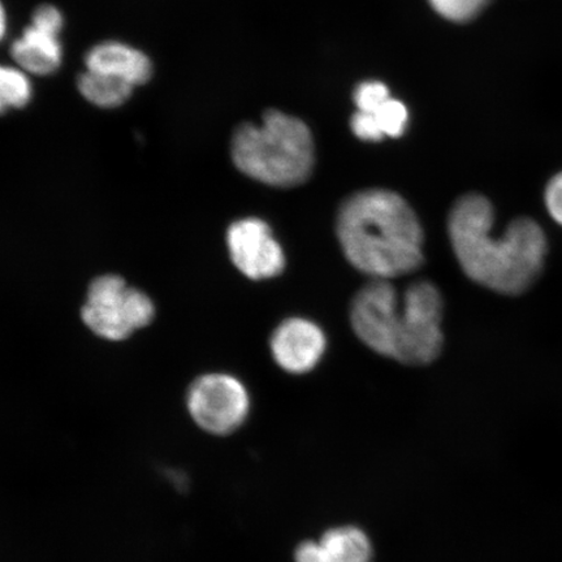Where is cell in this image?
<instances>
[{
	"label": "cell",
	"mask_w": 562,
	"mask_h": 562,
	"mask_svg": "<svg viewBox=\"0 0 562 562\" xmlns=\"http://www.w3.org/2000/svg\"><path fill=\"white\" fill-rule=\"evenodd\" d=\"M491 202L470 193L457 200L448 216V235L457 261L475 283L508 296L529 290L542 273L547 238L530 217H517L502 237L492 236Z\"/></svg>",
	"instance_id": "6da1fadb"
},
{
	"label": "cell",
	"mask_w": 562,
	"mask_h": 562,
	"mask_svg": "<svg viewBox=\"0 0 562 562\" xmlns=\"http://www.w3.org/2000/svg\"><path fill=\"white\" fill-rule=\"evenodd\" d=\"M442 302L430 281H417L400 294L390 280L372 279L351 302V327L378 355L412 367L428 364L445 346Z\"/></svg>",
	"instance_id": "7a4b0ae2"
},
{
	"label": "cell",
	"mask_w": 562,
	"mask_h": 562,
	"mask_svg": "<svg viewBox=\"0 0 562 562\" xmlns=\"http://www.w3.org/2000/svg\"><path fill=\"white\" fill-rule=\"evenodd\" d=\"M344 256L372 279L391 280L424 263V228L402 195L368 189L348 196L336 220Z\"/></svg>",
	"instance_id": "3957f363"
},
{
	"label": "cell",
	"mask_w": 562,
	"mask_h": 562,
	"mask_svg": "<svg viewBox=\"0 0 562 562\" xmlns=\"http://www.w3.org/2000/svg\"><path fill=\"white\" fill-rule=\"evenodd\" d=\"M232 160L238 171L265 186L294 188L314 170L315 146L301 119L267 110L261 124L238 125L231 140Z\"/></svg>",
	"instance_id": "277c9868"
},
{
	"label": "cell",
	"mask_w": 562,
	"mask_h": 562,
	"mask_svg": "<svg viewBox=\"0 0 562 562\" xmlns=\"http://www.w3.org/2000/svg\"><path fill=\"white\" fill-rule=\"evenodd\" d=\"M154 314L156 307L151 300L116 276L95 279L82 308L83 323L111 341L125 340L136 329L150 325Z\"/></svg>",
	"instance_id": "5b68a950"
},
{
	"label": "cell",
	"mask_w": 562,
	"mask_h": 562,
	"mask_svg": "<svg viewBox=\"0 0 562 562\" xmlns=\"http://www.w3.org/2000/svg\"><path fill=\"white\" fill-rule=\"evenodd\" d=\"M188 409L195 424L213 435H228L248 418V391L227 374L203 375L188 393Z\"/></svg>",
	"instance_id": "8992f818"
},
{
	"label": "cell",
	"mask_w": 562,
	"mask_h": 562,
	"mask_svg": "<svg viewBox=\"0 0 562 562\" xmlns=\"http://www.w3.org/2000/svg\"><path fill=\"white\" fill-rule=\"evenodd\" d=\"M227 245L232 262L246 278L271 279L284 271L283 248L273 238L269 224L257 217H246L232 224Z\"/></svg>",
	"instance_id": "52a82bcc"
},
{
	"label": "cell",
	"mask_w": 562,
	"mask_h": 562,
	"mask_svg": "<svg viewBox=\"0 0 562 562\" xmlns=\"http://www.w3.org/2000/svg\"><path fill=\"white\" fill-rule=\"evenodd\" d=\"M270 347L281 369L291 374H305L318 364L325 353L326 337L315 323L291 318L273 331Z\"/></svg>",
	"instance_id": "ba28073f"
},
{
	"label": "cell",
	"mask_w": 562,
	"mask_h": 562,
	"mask_svg": "<svg viewBox=\"0 0 562 562\" xmlns=\"http://www.w3.org/2000/svg\"><path fill=\"white\" fill-rule=\"evenodd\" d=\"M83 69L116 77L133 88L149 83L154 76V63L140 48L124 41L105 40L88 48L83 55Z\"/></svg>",
	"instance_id": "9c48e42d"
},
{
	"label": "cell",
	"mask_w": 562,
	"mask_h": 562,
	"mask_svg": "<svg viewBox=\"0 0 562 562\" xmlns=\"http://www.w3.org/2000/svg\"><path fill=\"white\" fill-rule=\"evenodd\" d=\"M10 55L13 65L31 77H48L65 63V45L61 35L30 24L12 41Z\"/></svg>",
	"instance_id": "30bf717a"
},
{
	"label": "cell",
	"mask_w": 562,
	"mask_h": 562,
	"mask_svg": "<svg viewBox=\"0 0 562 562\" xmlns=\"http://www.w3.org/2000/svg\"><path fill=\"white\" fill-rule=\"evenodd\" d=\"M82 100L100 110H117L131 101L136 88L116 77L83 69L76 79Z\"/></svg>",
	"instance_id": "8fae6325"
},
{
	"label": "cell",
	"mask_w": 562,
	"mask_h": 562,
	"mask_svg": "<svg viewBox=\"0 0 562 562\" xmlns=\"http://www.w3.org/2000/svg\"><path fill=\"white\" fill-rule=\"evenodd\" d=\"M319 546L323 562H370L372 558L367 533L355 526L336 527L327 531Z\"/></svg>",
	"instance_id": "7c38bea8"
},
{
	"label": "cell",
	"mask_w": 562,
	"mask_h": 562,
	"mask_svg": "<svg viewBox=\"0 0 562 562\" xmlns=\"http://www.w3.org/2000/svg\"><path fill=\"white\" fill-rule=\"evenodd\" d=\"M32 79L15 65H0V116L24 110L33 102Z\"/></svg>",
	"instance_id": "4fadbf2b"
},
{
	"label": "cell",
	"mask_w": 562,
	"mask_h": 562,
	"mask_svg": "<svg viewBox=\"0 0 562 562\" xmlns=\"http://www.w3.org/2000/svg\"><path fill=\"white\" fill-rule=\"evenodd\" d=\"M441 19L454 24H469L486 11L491 0H427Z\"/></svg>",
	"instance_id": "5bb4252c"
},
{
	"label": "cell",
	"mask_w": 562,
	"mask_h": 562,
	"mask_svg": "<svg viewBox=\"0 0 562 562\" xmlns=\"http://www.w3.org/2000/svg\"><path fill=\"white\" fill-rule=\"evenodd\" d=\"M372 115L375 116L384 138L402 137L407 128V123H409V111H407L405 103L392 97Z\"/></svg>",
	"instance_id": "9a60e30c"
},
{
	"label": "cell",
	"mask_w": 562,
	"mask_h": 562,
	"mask_svg": "<svg viewBox=\"0 0 562 562\" xmlns=\"http://www.w3.org/2000/svg\"><path fill=\"white\" fill-rule=\"evenodd\" d=\"M391 98L390 89L382 81L368 80L355 89L353 100L357 111L374 112Z\"/></svg>",
	"instance_id": "2e32d148"
},
{
	"label": "cell",
	"mask_w": 562,
	"mask_h": 562,
	"mask_svg": "<svg viewBox=\"0 0 562 562\" xmlns=\"http://www.w3.org/2000/svg\"><path fill=\"white\" fill-rule=\"evenodd\" d=\"M31 24L41 27V30L61 35L66 26L65 13L54 4H41L33 11Z\"/></svg>",
	"instance_id": "e0dca14e"
},
{
	"label": "cell",
	"mask_w": 562,
	"mask_h": 562,
	"mask_svg": "<svg viewBox=\"0 0 562 562\" xmlns=\"http://www.w3.org/2000/svg\"><path fill=\"white\" fill-rule=\"evenodd\" d=\"M350 128L353 135L367 143H379L384 138L375 116L369 112L356 111L350 119Z\"/></svg>",
	"instance_id": "ac0fdd59"
},
{
	"label": "cell",
	"mask_w": 562,
	"mask_h": 562,
	"mask_svg": "<svg viewBox=\"0 0 562 562\" xmlns=\"http://www.w3.org/2000/svg\"><path fill=\"white\" fill-rule=\"evenodd\" d=\"M544 202L552 220L562 226V171L548 181Z\"/></svg>",
	"instance_id": "d6986e66"
},
{
	"label": "cell",
	"mask_w": 562,
	"mask_h": 562,
	"mask_svg": "<svg viewBox=\"0 0 562 562\" xmlns=\"http://www.w3.org/2000/svg\"><path fill=\"white\" fill-rule=\"evenodd\" d=\"M294 559H296V562H323L319 543H301L296 550V553H294Z\"/></svg>",
	"instance_id": "ffe728a7"
},
{
	"label": "cell",
	"mask_w": 562,
	"mask_h": 562,
	"mask_svg": "<svg viewBox=\"0 0 562 562\" xmlns=\"http://www.w3.org/2000/svg\"><path fill=\"white\" fill-rule=\"evenodd\" d=\"M9 12H7L3 0H0V44L5 40L7 33H9Z\"/></svg>",
	"instance_id": "44dd1931"
}]
</instances>
